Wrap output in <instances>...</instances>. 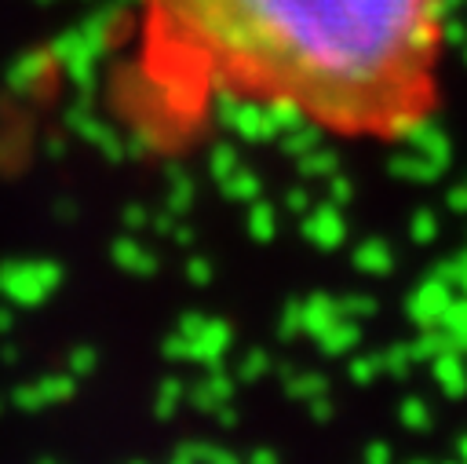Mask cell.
I'll list each match as a JSON object with an SVG mask.
<instances>
[{
	"label": "cell",
	"instance_id": "cell-1",
	"mask_svg": "<svg viewBox=\"0 0 467 464\" xmlns=\"http://www.w3.org/2000/svg\"><path fill=\"white\" fill-rule=\"evenodd\" d=\"M456 0H135V88L234 124L383 132L427 124Z\"/></svg>",
	"mask_w": 467,
	"mask_h": 464
},
{
	"label": "cell",
	"instance_id": "cell-2",
	"mask_svg": "<svg viewBox=\"0 0 467 464\" xmlns=\"http://www.w3.org/2000/svg\"><path fill=\"white\" fill-rule=\"evenodd\" d=\"M58 285H62V267L55 259H4L0 263V292L15 307H36Z\"/></svg>",
	"mask_w": 467,
	"mask_h": 464
},
{
	"label": "cell",
	"instance_id": "cell-3",
	"mask_svg": "<svg viewBox=\"0 0 467 464\" xmlns=\"http://www.w3.org/2000/svg\"><path fill=\"white\" fill-rule=\"evenodd\" d=\"M449 303H452V285H445L441 278L427 274V278L416 285V292L405 300V311H409V318H412L420 329H431V325L441 322V314H445Z\"/></svg>",
	"mask_w": 467,
	"mask_h": 464
},
{
	"label": "cell",
	"instance_id": "cell-4",
	"mask_svg": "<svg viewBox=\"0 0 467 464\" xmlns=\"http://www.w3.org/2000/svg\"><path fill=\"white\" fill-rule=\"evenodd\" d=\"M230 343H234V329L223 318H208L204 329L193 336V362H204L208 369L223 365V354L230 351Z\"/></svg>",
	"mask_w": 467,
	"mask_h": 464
},
{
	"label": "cell",
	"instance_id": "cell-5",
	"mask_svg": "<svg viewBox=\"0 0 467 464\" xmlns=\"http://www.w3.org/2000/svg\"><path fill=\"white\" fill-rule=\"evenodd\" d=\"M431 376H434V384H438L449 398H463V395H467V362H463L460 351L445 347L438 358H431Z\"/></svg>",
	"mask_w": 467,
	"mask_h": 464
},
{
	"label": "cell",
	"instance_id": "cell-6",
	"mask_svg": "<svg viewBox=\"0 0 467 464\" xmlns=\"http://www.w3.org/2000/svg\"><path fill=\"white\" fill-rule=\"evenodd\" d=\"M336 318H343L336 296H328V292H314V296L303 300V332H306V336L317 340Z\"/></svg>",
	"mask_w": 467,
	"mask_h": 464
},
{
	"label": "cell",
	"instance_id": "cell-7",
	"mask_svg": "<svg viewBox=\"0 0 467 464\" xmlns=\"http://www.w3.org/2000/svg\"><path fill=\"white\" fill-rule=\"evenodd\" d=\"M303 234H306L317 248H336V245L343 241L347 227H343V219H339L336 208H317V212L303 223Z\"/></svg>",
	"mask_w": 467,
	"mask_h": 464
},
{
	"label": "cell",
	"instance_id": "cell-8",
	"mask_svg": "<svg viewBox=\"0 0 467 464\" xmlns=\"http://www.w3.org/2000/svg\"><path fill=\"white\" fill-rule=\"evenodd\" d=\"M361 343V325L354 322V318H336L321 336H317V347L325 351V354H350L354 347Z\"/></svg>",
	"mask_w": 467,
	"mask_h": 464
},
{
	"label": "cell",
	"instance_id": "cell-9",
	"mask_svg": "<svg viewBox=\"0 0 467 464\" xmlns=\"http://www.w3.org/2000/svg\"><path fill=\"white\" fill-rule=\"evenodd\" d=\"M109 256H113V263H117L120 270H128V274H153V270H157V256L146 252V248H142L139 241H131V237L113 241Z\"/></svg>",
	"mask_w": 467,
	"mask_h": 464
},
{
	"label": "cell",
	"instance_id": "cell-10",
	"mask_svg": "<svg viewBox=\"0 0 467 464\" xmlns=\"http://www.w3.org/2000/svg\"><path fill=\"white\" fill-rule=\"evenodd\" d=\"M354 267L361 270V274H390L394 270V252H390V245L387 241H361L358 248H354Z\"/></svg>",
	"mask_w": 467,
	"mask_h": 464
},
{
	"label": "cell",
	"instance_id": "cell-11",
	"mask_svg": "<svg viewBox=\"0 0 467 464\" xmlns=\"http://www.w3.org/2000/svg\"><path fill=\"white\" fill-rule=\"evenodd\" d=\"M285 391L292 398H299V402H310V398H317V395L328 391V376L325 373H314V369H292L285 376Z\"/></svg>",
	"mask_w": 467,
	"mask_h": 464
},
{
	"label": "cell",
	"instance_id": "cell-12",
	"mask_svg": "<svg viewBox=\"0 0 467 464\" xmlns=\"http://www.w3.org/2000/svg\"><path fill=\"white\" fill-rule=\"evenodd\" d=\"M36 387H40L44 406H58V402H69V398H73V391H77V376H73L69 369H66V373H47V376L36 380Z\"/></svg>",
	"mask_w": 467,
	"mask_h": 464
},
{
	"label": "cell",
	"instance_id": "cell-13",
	"mask_svg": "<svg viewBox=\"0 0 467 464\" xmlns=\"http://www.w3.org/2000/svg\"><path fill=\"white\" fill-rule=\"evenodd\" d=\"M182 398H186V384L179 376H164L161 387H157V398H153V413L161 420H168V417H175V409L182 406Z\"/></svg>",
	"mask_w": 467,
	"mask_h": 464
},
{
	"label": "cell",
	"instance_id": "cell-14",
	"mask_svg": "<svg viewBox=\"0 0 467 464\" xmlns=\"http://www.w3.org/2000/svg\"><path fill=\"white\" fill-rule=\"evenodd\" d=\"M445 347H449V343H445V329H438V325L423 329V332H420V336L409 343L412 362H427V365H431V358H438Z\"/></svg>",
	"mask_w": 467,
	"mask_h": 464
},
{
	"label": "cell",
	"instance_id": "cell-15",
	"mask_svg": "<svg viewBox=\"0 0 467 464\" xmlns=\"http://www.w3.org/2000/svg\"><path fill=\"white\" fill-rule=\"evenodd\" d=\"M398 417H401V424L409 427V431H427L431 427V406L420 398V395H409V398H401V406H398Z\"/></svg>",
	"mask_w": 467,
	"mask_h": 464
},
{
	"label": "cell",
	"instance_id": "cell-16",
	"mask_svg": "<svg viewBox=\"0 0 467 464\" xmlns=\"http://www.w3.org/2000/svg\"><path fill=\"white\" fill-rule=\"evenodd\" d=\"M270 369H274V358H270L263 347H255V351H248V354L241 358V365H237V376H241L244 384H255V380H263Z\"/></svg>",
	"mask_w": 467,
	"mask_h": 464
},
{
	"label": "cell",
	"instance_id": "cell-17",
	"mask_svg": "<svg viewBox=\"0 0 467 464\" xmlns=\"http://www.w3.org/2000/svg\"><path fill=\"white\" fill-rule=\"evenodd\" d=\"M376 296H368V292H347V296H339V314L343 318H354V322H361V318H372L376 314Z\"/></svg>",
	"mask_w": 467,
	"mask_h": 464
},
{
	"label": "cell",
	"instance_id": "cell-18",
	"mask_svg": "<svg viewBox=\"0 0 467 464\" xmlns=\"http://www.w3.org/2000/svg\"><path fill=\"white\" fill-rule=\"evenodd\" d=\"M379 373H383V354H358V358H350V365H347V376H350L354 384H372Z\"/></svg>",
	"mask_w": 467,
	"mask_h": 464
},
{
	"label": "cell",
	"instance_id": "cell-19",
	"mask_svg": "<svg viewBox=\"0 0 467 464\" xmlns=\"http://www.w3.org/2000/svg\"><path fill=\"white\" fill-rule=\"evenodd\" d=\"M409 365H412L409 343H390V347L383 351V373H387V376H409Z\"/></svg>",
	"mask_w": 467,
	"mask_h": 464
},
{
	"label": "cell",
	"instance_id": "cell-20",
	"mask_svg": "<svg viewBox=\"0 0 467 464\" xmlns=\"http://www.w3.org/2000/svg\"><path fill=\"white\" fill-rule=\"evenodd\" d=\"M95 365H99V354H95V347L80 343V347H73V351H69V362H66V369H69L77 380L91 376V373H95Z\"/></svg>",
	"mask_w": 467,
	"mask_h": 464
},
{
	"label": "cell",
	"instance_id": "cell-21",
	"mask_svg": "<svg viewBox=\"0 0 467 464\" xmlns=\"http://www.w3.org/2000/svg\"><path fill=\"white\" fill-rule=\"evenodd\" d=\"M212 453H215V446H212V442H182V446L171 453V460H168V464H208V460H212Z\"/></svg>",
	"mask_w": 467,
	"mask_h": 464
},
{
	"label": "cell",
	"instance_id": "cell-22",
	"mask_svg": "<svg viewBox=\"0 0 467 464\" xmlns=\"http://www.w3.org/2000/svg\"><path fill=\"white\" fill-rule=\"evenodd\" d=\"M204 380H208V387H212V395H215L219 402H234L237 384H234V376H230L223 365H212V369L204 373Z\"/></svg>",
	"mask_w": 467,
	"mask_h": 464
},
{
	"label": "cell",
	"instance_id": "cell-23",
	"mask_svg": "<svg viewBox=\"0 0 467 464\" xmlns=\"http://www.w3.org/2000/svg\"><path fill=\"white\" fill-rule=\"evenodd\" d=\"M186 402L193 406V409H201V413H215L223 402L212 395V387H208V380H197L193 387H186Z\"/></svg>",
	"mask_w": 467,
	"mask_h": 464
},
{
	"label": "cell",
	"instance_id": "cell-24",
	"mask_svg": "<svg viewBox=\"0 0 467 464\" xmlns=\"http://www.w3.org/2000/svg\"><path fill=\"white\" fill-rule=\"evenodd\" d=\"M248 227H252V237L255 241H270L274 237V212L266 205H255L252 216H248Z\"/></svg>",
	"mask_w": 467,
	"mask_h": 464
},
{
	"label": "cell",
	"instance_id": "cell-25",
	"mask_svg": "<svg viewBox=\"0 0 467 464\" xmlns=\"http://www.w3.org/2000/svg\"><path fill=\"white\" fill-rule=\"evenodd\" d=\"M409 234H412V241H420V245L434 241V237H438V216H431V212H416L412 223H409Z\"/></svg>",
	"mask_w": 467,
	"mask_h": 464
},
{
	"label": "cell",
	"instance_id": "cell-26",
	"mask_svg": "<svg viewBox=\"0 0 467 464\" xmlns=\"http://www.w3.org/2000/svg\"><path fill=\"white\" fill-rule=\"evenodd\" d=\"M296 332H303V303H285L281 322H277V336L281 340H292Z\"/></svg>",
	"mask_w": 467,
	"mask_h": 464
},
{
	"label": "cell",
	"instance_id": "cell-27",
	"mask_svg": "<svg viewBox=\"0 0 467 464\" xmlns=\"http://www.w3.org/2000/svg\"><path fill=\"white\" fill-rule=\"evenodd\" d=\"M161 351H164L168 358H175V362H193V340H190V336H182L179 329L164 340V347H161Z\"/></svg>",
	"mask_w": 467,
	"mask_h": 464
},
{
	"label": "cell",
	"instance_id": "cell-28",
	"mask_svg": "<svg viewBox=\"0 0 467 464\" xmlns=\"http://www.w3.org/2000/svg\"><path fill=\"white\" fill-rule=\"evenodd\" d=\"M11 402L18 406V409H44V398H40V387L36 384H18L15 391H11Z\"/></svg>",
	"mask_w": 467,
	"mask_h": 464
},
{
	"label": "cell",
	"instance_id": "cell-29",
	"mask_svg": "<svg viewBox=\"0 0 467 464\" xmlns=\"http://www.w3.org/2000/svg\"><path fill=\"white\" fill-rule=\"evenodd\" d=\"M186 278H190V285H208L212 281V263L204 259V256H190L186 259Z\"/></svg>",
	"mask_w": 467,
	"mask_h": 464
},
{
	"label": "cell",
	"instance_id": "cell-30",
	"mask_svg": "<svg viewBox=\"0 0 467 464\" xmlns=\"http://www.w3.org/2000/svg\"><path fill=\"white\" fill-rule=\"evenodd\" d=\"M204 322H208V314H201V311H186V314L179 318V325H175V329H179L182 336H190V340H193V336L204 329Z\"/></svg>",
	"mask_w": 467,
	"mask_h": 464
},
{
	"label": "cell",
	"instance_id": "cell-31",
	"mask_svg": "<svg viewBox=\"0 0 467 464\" xmlns=\"http://www.w3.org/2000/svg\"><path fill=\"white\" fill-rule=\"evenodd\" d=\"M336 164V153H328V150H321V153H314V157H306V164H303V172H310V175H317V172H328Z\"/></svg>",
	"mask_w": 467,
	"mask_h": 464
},
{
	"label": "cell",
	"instance_id": "cell-32",
	"mask_svg": "<svg viewBox=\"0 0 467 464\" xmlns=\"http://www.w3.org/2000/svg\"><path fill=\"white\" fill-rule=\"evenodd\" d=\"M365 464H394L390 446H387V442H372V446L365 449Z\"/></svg>",
	"mask_w": 467,
	"mask_h": 464
},
{
	"label": "cell",
	"instance_id": "cell-33",
	"mask_svg": "<svg viewBox=\"0 0 467 464\" xmlns=\"http://www.w3.org/2000/svg\"><path fill=\"white\" fill-rule=\"evenodd\" d=\"M332 398H328V391L325 395H317V398H310V417L314 420H332Z\"/></svg>",
	"mask_w": 467,
	"mask_h": 464
},
{
	"label": "cell",
	"instance_id": "cell-34",
	"mask_svg": "<svg viewBox=\"0 0 467 464\" xmlns=\"http://www.w3.org/2000/svg\"><path fill=\"white\" fill-rule=\"evenodd\" d=\"M226 194H230V197H252V194H255V179H252V175H237V179L226 186Z\"/></svg>",
	"mask_w": 467,
	"mask_h": 464
},
{
	"label": "cell",
	"instance_id": "cell-35",
	"mask_svg": "<svg viewBox=\"0 0 467 464\" xmlns=\"http://www.w3.org/2000/svg\"><path fill=\"white\" fill-rule=\"evenodd\" d=\"M212 164H215V172H219V175H226V172L234 168V150H230V146H215Z\"/></svg>",
	"mask_w": 467,
	"mask_h": 464
},
{
	"label": "cell",
	"instance_id": "cell-36",
	"mask_svg": "<svg viewBox=\"0 0 467 464\" xmlns=\"http://www.w3.org/2000/svg\"><path fill=\"white\" fill-rule=\"evenodd\" d=\"M146 223H150V216H146L142 208H128V212H124V227H128V230H142Z\"/></svg>",
	"mask_w": 467,
	"mask_h": 464
},
{
	"label": "cell",
	"instance_id": "cell-37",
	"mask_svg": "<svg viewBox=\"0 0 467 464\" xmlns=\"http://www.w3.org/2000/svg\"><path fill=\"white\" fill-rule=\"evenodd\" d=\"M215 420H219L223 427H234V424H237V409H234V402H223V406L215 409Z\"/></svg>",
	"mask_w": 467,
	"mask_h": 464
},
{
	"label": "cell",
	"instance_id": "cell-38",
	"mask_svg": "<svg viewBox=\"0 0 467 464\" xmlns=\"http://www.w3.org/2000/svg\"><path fill=\"white\" fill-rule=\"evenodd\" d=\"M244 464H281V460H277V453H274V449H255Z\"/></svg>",
	"mask_w": 467,
	"mask_h": 464
},
{
	"label": "cell",
	"instance_id": "cell-39",
	"mask_svg": "<svg viewBox=\"0 0 467 464\" xmlns=\"http://www.w3.org/2000/svg\"><path fill=\"white\" fill-rule=\"evenodd\" d=\"M208 464H244V460H237L234 453H226V449H219V446H215V453H212V460H208Z\"/></svg>",
	"mask_w": 467,
	"mask_h": 464
},
{
	"label": "cell",
	"instance_id": "cell-40",
	"mask_svg": "<svg viewBox=\"0 0 467 464\" xmlns=\"http://www.w3.org/2000/svg\"><path fill=\"white\" fill-rule=\"evenodd\" d=\"M285 201H288V208H296V212H303V208H306V194H303V190H292Z\"/></svg>",
	"mask_w": 467,
	"mask_h": 464
},
{
	"label": "cell",
	"instance_id": "cell-41",
	"mask_svg": "<svg viewBox=\"0 0 467 464\" xmlns=\"http://www.w3.org/2000/svg\"><path fill=\"white\" fill-rule=\"evenodd\" d=\"M332 201H336V205L350 201V186H347V183H336V186H332Z\"/></svg>",
	"mask_w": 467,
	"mask_h": 464
},
{
	"label": "cell",
	"instance_id": "cell-42",
	"mask_svg": "<svg viewBox=\"0 0 467 464\" xmlns=\"http://www.w3.org/2000/svg\"><path fill=\"white\" fill-rule=\"evenodd\" d=\"M153 230H157V234H171V230H175L171 216H157V219H153Z\"/></svg>",
	"mask_w": 467,
	"mask_h": 464
},
{
	"label": "cell",
	"instance_id": "cell-43",
	"mask_svg": "<svg viewBox=\"0 0 467 464\" xmlns=\"http://www.w3.org/2000/svg\"><path fill=\"white\" fill-rule=\"evenodd\" d=\"M11 325H15V314H11V307H0V332H11Z\"/></svg>",
	"mask_w": 467,
	"mask_h": 464
},
{
	"label": "cell",
	"instance_id": "cell-44",
	"mask_svg": "<svg viewBox=\"0 0 467 464\" xmlns=\"http://www.w3.org/2000/svg\"><path fill=\"white\" fill-rule=\"evenodd\" d=\"M171 234H175L179 245H190V241H193V230H190V227H179V230H171Z\"/></svg>",
	"mask_w": 467,
	"mask_h": 464
},
{
	"label": "cell",
	"instance_id": "cell-45",
	"mask_svg": "<svg viewBox=\"0 0 467 464\" xmlns=\"http://www.w3.org/2000/svg\"><path fill=\"white\" fill-rule=\"evenodd\" d=\"M449 205H452V208H456V212H463V208H467V190H456V194H452V201H449Z\"/></svg>",
	"mask_w": 467,
	"mask_h": 464
},
{
	"label": "cell",
	"instance_id": "cell-46",
	"mask_svg": "<svg viewBox=\"0 0 467 464\" xmlns=\"http://www.w3.org/2000/svg\"><path fill=\"white\" fill-rule=\"evenodd\" d=\"M456 259H460V256H456ZM452 289H456L460 296H467V267L460 270V278H456V285H452Z\"/></svg>",
	"mask_w": 467,
	"mask_h": 464
},
{
	"label": "cell",
	"instance_id": "cell-47",
	"mask_svg": "<svg viewBox=\"0 0 467 464\" xmlns=\"http://www.w3.org/2000/svg\"><path fill=\"white\" fill-rule=\"evenodd\" d=\"M18 358V347L15 343H4V362H15Z\"/></svg>",
	"mask_w": 467,
	"mask_h": 464
},
{
	"label": "cell",
	"instance_id": "cell-48",
	"mask_svg": "<svg viewBox=\"0 0 467 464\" xmlns=\"http://www.w3.org/2000/svg\"><path fill=\"white\" fill-rule=\"evenodd\" d=\"M460 460H467V435L460 438Z\"/></svg>",
	"mask_w": 467,
	"mask_h": 464
},
{
	"label": "cell",
	"instance_id": "cell-49",
	"mask_svg": "<svg viewBox=\"0 0 467 464\" xmlns=\"http://www.w3.org/2000/svg\"><path fill=\"white\" fill-rule=\"evenodd\" d=\"M36 464H58V460H55V457H40Z\"/></svg>",
	"mask_w": 467,
	"mask_h": 464
},
{
	"label": "cell",
	"instance_id": "cell-50",
	"mask_svg": "<svg viewBox=\"0 0 467 464\" xmlns=\"http://www.w3.org/2000/svg\"><path fill=\"white\" fill-rule=\"evenodd\" d=\"M409 464H431V460H409Z\"/></svg>",
	"mask_w": 467,
	"mask_h": 464
},
{
	"label": "cell",
	"instance_id": "cell-51",
	"mask_svg": "<svg viewBox=\"0 0 467 464\" xmlns=\"http://www.w3.org/2000/svg\"><path fill=\"white\" fill-rule=\"evenodd\" d=\"M445 464H463V460H445Z\"/></svg>",
	"mask_w": 467,
	"mask_h": 464
},
{
	"label": "cell",
	"instance_id": "cell-52",
	"mask_svg": "<svg viewBox=\"0 0 467 464\" xmlns=\"http://www.w3.org/2000/svg\"><path fill=\"white\" fill-rule=\"evenodd\" d=\"M0 413H4V398H0Z\"/></svg>",
	"mask_w": 467,
	"mask_h": 464
},
{
	"label": "cell",
	"instance_id": "cell-53",
	"mask_svg": "<svg viewBox=\"0 0 467 464\" xmlns=\"http://www.w3.org/2000/svg\"><path fill=\"white\" fill-rule=\"evenodd\" d=\"M135 464H142V460H135Z\"/></svg>",
	"mask_w": 467,
	"mask_h": 464
}]
</instances>
